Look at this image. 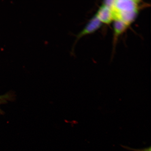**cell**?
Listing matches in <instances>:
<instances>
[{"mask_svg":"<svg viewBox=\"0 0 151 151\" xmlns=\"http://www.w3.org/2000/svg\"><path fill=\"white\" fill-rule=\"evenodd\" d=\"M102 25V24L94 15L87 24L83 29L76 35V39L72 48L71 53H73L75 45L79 40L85 36L95 32L101 27Z\"/></svg>","mask_w":151,"mask_h":151,"instance_id":"obj_1","label":"cell"},{"mask_svg":"<svg viewBox=\"0 0 151 151\" xmlns=\"http://www.w3.org/2000/svg\"><path fill=\"white\" fill-rule=\"evenodd\" d=\"M95 16L102 24H110L114 20L112 9L104 3L100 6Z\"/></svg>","mask_w":151,"mask_h":151,"instance_id":"obj_2","label":"cell"},{"mask_svg":"<svg viewBox=\"0 0 151 151\" xmlns=\"http://www.w3.org/2000/svg\"><path fill=\"white\" fill-rule=\"evenodd\" d=\"M113 48H115L119 37L125 32L129 27L122 21L115 20L113 21Z\"/></svg>","mask_w":151,"mask_h":151,"instance_id":"obj_3","label":"cell"},{"mask_svg":"<svg viewBox=\"0 0 151 151\" xmlns=\"http://www.w3.org/2000/svg\"><path fill=\"white\" fill-rule=\"evenodd\" d=\"M14 99V96L11 92L0 95V105L7 103L8 101H12Z\"/></svg>","mask_w":151,"mask_h":151,"instance_id":"obj_4","label":"cell"},{"mask_svg":"<svg viewBox=\"0 0 151 151\" xmlns=\"http://www.w3.org/2000/svg\"><path fill=\"white\" fill-rule=\"evenodd\" d=\"M123 148L126 149V150H132L133 151H151V147H148V148H145L143 149H135L132 148L130 147L126 146H122Z\"/></svg>","mask_w":151,"mask_h":151,"instance_id":"obj_5","label":"cell"}]
</instances>
